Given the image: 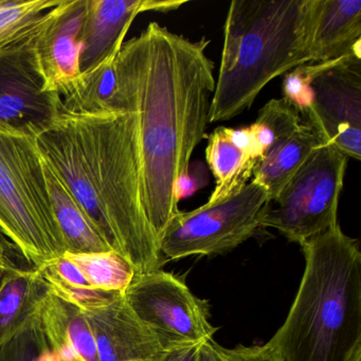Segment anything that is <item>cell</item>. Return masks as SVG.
I'll return each mask as SVG.
<instances>
[{
    "label": "cell",
    "instance_id": "6da1fadb",
    "mask_svg": "<svg viewBox=\"0 0 361 361\" xmlns=\"http://www.w3.org/2000/svg\"><path fill=\"white\" fill-rule=\"evenodd\" d=\"M209 44L153 22L116 60L117 111L134 122L143 208L158 240L179 212L177 180L210 123L216 80Z\"/></svg>",
    "mask_w": 361,
    "mask_h": 361
},
{
    "label": "cell",
    "instance_id": "7a4b0ae2",
    "mask_svg": "<svg viewBox=\"0 0 361 361\" xmlns=\"http://www.w3.org/2000/svg\"><path fill=\"white\" fill-rule=\"evenodd\" d=\"M35 139L44 161L111 250L137 274L160 269L164 255L143 208L132 116L61 113Z\"/></svg>",
    "mask_w": 361,
    "mask_h": 361
},
{
    "label": "cell",
    "instance_id": "3957f363",
    "mask_svg": "<svg viewBox=\"0 0 361 361\" xmlns=\"http://www.w3.org/2000/svg\"><path fill=\"white\" fill-rule=\"evenodd\" d=\"M305 269L282 326L268 343L283 361L361 356V253L339 224L302 243Z\"/></svg>",
    "mask_w": 361,
    "mask_h": 361
},
{
    "label": "cell",
    "instance_id": "277c9868",
    "mask_svg": "<svg viewBox=\"0 0 361 361\" xmlns=\"http://www.w3.org/2000/svg\"><path fill=\"white\" fill-rule=\"evenodd\" d=\"M314 0H233L224 27L210 123L255 102L274 78L310 62Z\"/></svg>",
    "mask_w": 361,
    "mask_h": 361
},
{
    "label": "cell",
    "instance_id": "5b68a950",
    "mask_svg": "<svg viewBox=\"0 0 361 361\" xmlns=\"http://www.w3.org/2000/svg\"><path fill=\"white\" fill-rule=\"evenodd\" d=\"M0 234L35 268L67 252L32 137L0 133Z\"/></svg>",
    "mask_w": 361,
    "mask_h": 361
},
{
    "label": "cell",
    "instance_id": "8992f818",
    "mask_svg": "<svg viewBox=\"0 0 361 361\" xmlns=\"http://www.w3.org/2000/svg\"><path fill=\"white\" fill-rule=\"evenodd\" d=\"M348 157L323 142L299 172L268 204L262 228H274L290 242L305 240L338 224V206L343 189Z\"/></svg>",
    "mask_w": 361,
    "mask_h": 361
},
{
    "label": "cell",
    "instance_id": "52a82bcc",
    "mask_svg": "<svg viewBox=\"0 0 361 361\" xmlns=\"http://www.w3.org/2000/svg\"><path fill=\"white\" fill-rule=\"evenodd\" d=\"M268 204L267 191L250 181L225 200L189 212L179 211L159 238L160 252L173 261L228 252L262 228Z\"/></svg>",
    "mask_w": 361,
    "mask_h": 361
},
{
    "label": "cell",
    "instance_id": "ba28073f",
    "mask_svg": "<svg viewBox=\"0 0 361 361\" xmlns=\"http://www.w3.org/2000/svg\"><path fill=\"white\" fill-rule=\"evenodd\" d=\"M123 295L164 350L212 341L216 329L209 320L206 300L196 297L171 272L136 274Z\"/></svg>",
    "mask_w": 361,
    "mask_h": 361
},
{
    "label": "cell",
    "instance_id": "9c48e42d",
    "mask_svg": "<svg viewBox=\"0 0 361 361\" xmlns=\"http://www.w3.org/2000/svg\"><path fill=\"white\" fill-rule=\"evenodd\" d=\"M306 109L307 124L323 142L361 159V54L316 64Z\"/></svg>",
    "mask_w": 361,
    "mask_h": 361
},
{
    "label": "cell",
    "instance_id": "30bf717a",
    "mask_svg": "<svg viewBox=\"0 0 361 361\" xmlns=\"http://www.w3.org/2000/svg\"><path fill=\"white\" fill-rule=\"evenodd\" d=\"M35 25L20 41L0 50V133L32 138L62 113L60 94L44 90L33 60L30 39Z\"/></svg>",
    "mask_w": 361,
    "mask_h": 361
},
{
    "label": "cell",
    "instance_id": "8fae6325",
    "mask_svg": "<svg viewBox=\"0 0 361 361\" xmlns=\"http://www.w3.org/2000/svg\"><path fill=\"white\" fill-rule=\"evenodd\" d=\"M87 0H61L35 23L30 45L44 90L61 97L71 92L81 75V31Z\"/></svg>",
    "mask_w": 361,
    "mask_h": 361
},
{
    "label": "cell",
    "instance_id": "7c38bea8",
    "mask_svg": "<svg viewBox=\"0 0 361 361\" xmlns=\"http://www.w3.org/2000/svg\"><path fill=\"white\" fill-rule=\"evenodd\" d=\"M185 1L158 0H87L81 31V73L119 54L124 37L138 14L169 12Z\"/></svg>",
    "mask_w": 361,
    "mask_h": 361
},
{
    "label": "cell",
    "instance_id": "4fadbf2b",
    "mask_svg": "<svg viewBox=\"0 0 361 361\" xmlns=\"http://www.w3.org/2000/svg\"><path fill=\"white\" fill-rule=\"evenodd\" d=\"M84 314L94 333L100 361H159L166 352L123 293L105 307Z\"/></svg>",
    "mask_w": 361,
    "mask_h": 361
},
{
    "label": "cell",
    "instance_id": "5bb4252c",
    "mask_svg": "<svg viewBox=\"0 0 361 361\" xmlns=\"http://www.w3.org/2000/svg\"><path fill=\"white\" fill-rule=\"evenodd\" d=\"M6 240L0 255V348L35 325L37 308L48 291L37 268Z\"/></svg>",
    "mask_w": 361,
    "mask_h": 361
},
{
    "label": "cell",
    "instance_id": "9a60e30c",
    "mask_svg": "<svg viewBox=\"0 0 361 361\" xmlns=\"http://www.w3.org/2000/svg\"><path fill=\"white\" fill-rule=\"evenodd\" d=\"M360 0H314L308 64L360 54Z\"/></svg>",
    "mask_w": 361,
    "mask_h": 361
},
{
    "label": "cell",
    "instance_id": "2e32d148",
    "mask_svg": "<svg viewBox=\"0 0 361 361\" xmlns=\"http://www.w3.org/2000/svg\"><path fill=\"white\" fill-rule=\"evenodd\" d=\"M35 325L60 361H100L84 312L50 291L39 302Z\"/></svg>",
    "mask_w": 361,
    "mask_h": 361
},
{
    "label": "cell",
    "instance_id": "e0dca14e",
    "mask_svg": "<svg viewBox=\"0 0 361 361\" xmlns=\"http://www.w3.org/2000/svg\"><path fill=\"white\" fill-rule=\"evenodd\" d=\"M322 143L319 135L304 123L264 155L255 166L251 181L267 191L270 204Z\"/></svg>",
    "mask_w": 361,
    "mask_h": 361
},
{
    "label": "cell",
    "instance_id": "ac0fdd59",
    "mask_svg": "<svg viewBox=\"0 0 361 361\" xmlns=\"http://www.w3.org/2000/svg\"><path fill=\"white\" fill-rule=\"evenodd\" d=\"M44 173L54 216L66 243L67 252L96 253L111 251L81 207L45 161Z\"/></svg>",
    "mask_w": 361,
    "mask_h": 361
},
{
    "label": "cell",
    "instance_id": "d6986e66",
    "mask_svg": "<svg viewBox=\"0 0 361 361\" xmlns=\"http://www.w3.org/2000/svg\"><path fill=\"white\" fill-rule=\"evenodd\" d=\"M206 159L216 183L208 204L225 200L242 190L252 177L255 166V162L230 141L223 126L209 136Z\"/></svg>",
    "mask_w": 361,
    "mask_h": 361
},
{
    "label": "cell",
    "instance_id": "ffe728a7",
    "mask_svg": "<svg viewBox=\"0 0 361 361\" xmlns=\"http://www.w3.org/2000/svg\"><path fill=\"white\" fill-rule=\"evenodd\" d=\"M117 56L81 73L71 92L61 97L62 113L88 115L118 111Z\"/></svg>",
    "mask_w": 361,
    "mask_h": 361
},
{
    "label": "cell",
    "instance_id": "44dd1931",
    "mask_svg": "<svg viewBox=\"0 0 361 361\" xmlns=\"http://www.w3.org/2000/svg\"><path fill=\"white\" fill-rule=\"evenodd\" d=\"M81 270L92 288L124 293L136 276V270L119 253H65Z\"/></svg>",
    "mask_w": 361,
    "mask_h": 361
},
{
    "label": "cell",
    "instance_id": "7402d4cb",
    "mask_svg": "<svg viewBox=\"0 0 361 361\" xmlns=\"http://www.w3.org/2000/svg\"><path fill=\"white\" fill-rule=\"evenodd\" d=\"M303 124L301 114L284 99H274L264 105L257 121L251 124L262 158L276 143L293 135Z\"/></svg>",
    "mask_w": 361,
    "mask_h": 361
},
{
    "label": "cell",
    "instance_id": "603a6c76",
    "mask_svg": "<svg viewBox=\"0 0 361 361\" xmlns=\"http://www.w3.org/2000/svg\"><path fill=\"white\" fill-rule=\"evenodd\" d=\"M61 0H0V50L20 41Z\"/></svg>",
    "mask_w": 361,
    "mask_h": 361
},
{
    "label": "cell",
    "instance_id": "cb8c5ba5",
    "mask_svg": "<svg viewBox=\"0 0 361 361\" xmlns=\"http://www.w3.org/2000/svg\"><path fill=\"white\" fill-rule=\"evenodd\" d=\"M4 350L7 361H60L35 323L4 346Z\"/></svg>",
    "mask_w": 361,
    "mask_h": 361
},
{
    "label": "cell",
    "instance_id": "d4e9b609",
    "mask_svg": "<svg viewBox=\"0 0 361 361\" xmlns=\"http://www.w3.org/2000/svg\"><path fill=\"white\" fill-rule=\"evenodd\" d=\"M316 75L314 64L295 67L285 75L283 82V99L290 103L301 115L305 114L310 102V83Z\"/></svg>",
    "mask_w": 361,
    "mask_h": 361
},
{
    "label": "cell",
    "instance_id": "484cf974",
    "mask_svg": "<svg viewBox=\"0 0 361 361\" xmlns=\"http://www.w3.org/2000/svg\"><path fill=\"white\" fill-rule=\"evenodd\" d=\"M213 344L219 361H283L268 342L264 345H238L234 348H226L215 342Z\"/></svg>",
    "mask_w": 361,
    "mask_h": 361
},
{
    "label": "cell",
    "instance_id": "4316f807",
    "mask_svg": "<svg viewBox=\"0 0 361 361\" xmlns=\"http://www.w3.org/2000/svg\"><path fill=\"white\" fill-rule=\"evenodd\" d=\"M207 183L208 179H207L204 166L202 164H190L187 173L181 175L177 180L176 187H175L177 202H180L183 198L189 197L198 189L206 185Z\"/></svg>",
    "mask_w": 361,
    "mask_h": 361
},
{
    "label": "cell",
    "instance_id": "83f0119b",
    "mask_svg": "<svg viewBox=\"0 0 361 361\" xmlns=\"http://www.w3.org/2000/svg\"><path fill=\"white\" fill-rule=\"evenodd\" d=\"M226 134L230 141L240 151L244 152L245 155L255 162L257 166V162L261 160L262 153L251 126L238 130L226 128Z\"/></svg>",
    "mask_w": 361,
    "mask_h": 361
},
{
    "label": "cell",
    "instance_id": "f1b7e54d",
    "mask_svg": "<svg viewBox=\"0 0 361 361\" xmlns=\"http://www.w3.org/2000/svg\"><path fill=\"white\" fill-rule=\"evenodd\" d=\"M204 343L190 344L166 350L159 361H198Z\"/></svg>",
    "mask_w": 361,
    "mask_h": 361
},
{
    "label": "cell",
    "instance_id": "f546056e",
    "mask_svg": "<svg viewBox=\"0 0 361 361\" xmlns=\"http://www.w3.org/2000/svg\"><path fill=\"white\" fill-rule=\"evenodd\" d=\"M213 343H214V341L212 340V341L206 342L202 345L198 361H219Z\"/></svg>",
    "mask_w": 361,
    "mask_h": 361
},
{
    "label": "cell",
    "instance_id": "4dcf8cb0",
    "mask_svg": "<svg viewBox=\"0 0 361 361\" xmlns=\"http://www.w3.org/2000/svg\"><path fill=\"white\" fill-rule=\"evenodd\" d=\"M6 238L3 235V234H0V255H1V252H3L4 245H5Z\"/></svg>",
    "mask_w": 361,
    "mask_h": 361
},
{
    "label": "cell",
    "instance_id": "1f68e13d",
    "mask_svg": "<svg viewBox=\"0 0 361 361\" xmlns=\"http://www.w3.org/2000/svg\"><path fill=\"white\" fill-rule=\"evenodd\" d=\"M0 361H7V358H6V353L4 348H0Z\"/></svg>",
    "mask_w": 361,
    "mask_h": 361
},
{
    "label": "cell",
    "instance_id": "d6a6232c",
    "mask_svg": "<svg viewBox=\"0 0 361 361\" xmlns=\"http://www.w3.org/2000/svg\"><path fill=\"white\" fill-rule=\"evenodd\" d=\"M355 361H361V356L358 357V358L356 359Z\"/></svg>",
    "mask_w": 361,
    "mask_h": 361
}]
</instances>
